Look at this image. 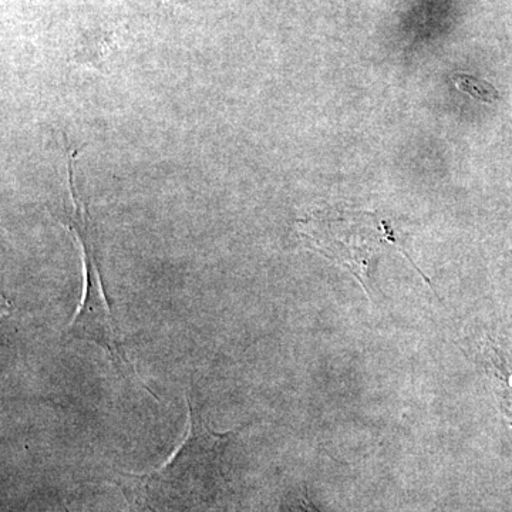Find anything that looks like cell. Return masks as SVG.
Returning a JSON list of instances; mask_svg holds the SVG:
<instances>
[{
    "label": "cell",
    "mask_w": 512,
    "mask_h": 512,
    "mask_svg": "<svg viewBox=\"0 0 512 512\" xmlns=\"http://www.w3.org/2000/svg\"><path fill=\"white\" fill-rule=\"evenodd\" d=\"M188 430L167 466L138 480L137 495L156 512H183L202 500L220 474V461L235 431L218 433L187 397Z\"/></svg>",
    "instance_id": "cell-1"
},
{
    "label": "cell",
    "mask_w": 512,
    "mask_h": 512,
    "mask_svg": "<svg viewBox=\"0 0 512 512\" xmlns=\"http://www.w3.org/2000/svg\"><path fill=\"white\" fill-rule=\"evenodd\" d=\"M77 151H72L67 160V187H69V204L56 215L67 229L76 235L83 261V298L76 315L67 326V336L99 345L110 355L114 365L124 377H130L133 366L128 362L120 338L119 326L111 312L109 299L104 291L99 259H97L96 239L90 220L89 211L74 183V160Z\"/></svg>",
    "instance_id": "cell-2"
},
{
    "label": "cell",
    "mask_w": 512,
    "mask_h": 512,
    "mask_svg": "<svg viewBox=\"0 0 512 512\" xmlns=\"http://www.w3.org/2000/svg\"><path fill=\"white\" fill-rule=\"evenodd\" d=\"M306 245L348 269L372 299V272L396 238L386 222L363 212H325L299 222Z\"/></svg>",
    "instance_id": "cell-3"
},
{
    "label": "cell",
    "mask_w": 512,
    "mask_h": 512,
    "mask_svg": "<svg viewBox=\"0 0 512 512\" xmlns=\"http://www.w3.org/2000/svg\"><path fill=\"white\" fill-rule=\"evenodd\" d=\"M491 363H493L495 386L498 387L497 394L500 397L501 409L512 424V366L510 360L504 359L501 352H495Z\"/></svg>",
    "instance_id": "cell-4"
},
{
    "label": "cell",
    "mask_w": 512,
    "mask_h": 512,
    "mask_svg": "<svg viewBox=\"0 0 512 512\" xmlns=\"http://www.w3.org/2000/svg\"><path fill=\"white\" fill-rule=\"evenodd\" d=\"M453 82L460 92L467 93L473 99L485 101V103H494L495 100H498V92L495 87L477 77L456 74L453 76Z\"/></svg>",
    "instance_id": "cell-5"
}]
</instances>
